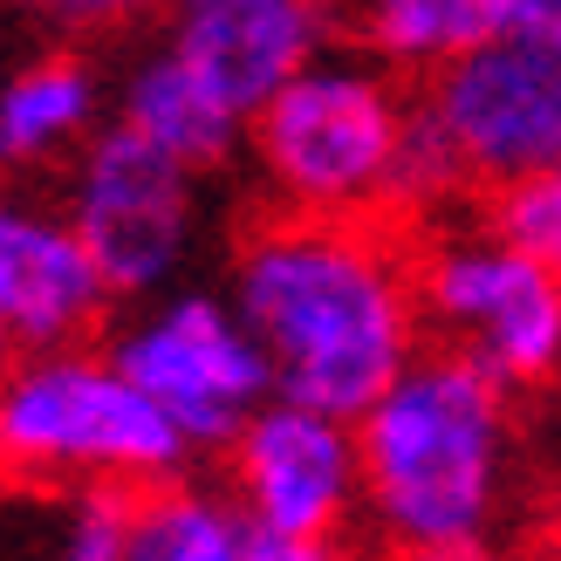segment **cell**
<instances>
[{
    "mask_svg": "<svg viewBox=\"0 0 561 561\" xmlns=\"http://www.w3.org/2000/svg\"><path fill=\"white\" fill-rule=\"evenodd\" d=\"M69 227L90 247L110 295L158 301L164 280H179L199 240V172L164 158L137 130L110 124L69 158Z\"/></svg>",
    "mask_w": 561,
    "mask_h": 561,
    "instance_id": "5b68a950",
    "label": "cell"
},
{
    "mask_svg": "<svg viewBox=\"0 0 561 561\" xmlns=\"http://www.w3.org/2000/svg\"><path fill=\"white\" fill-rule=\"evenodd\" d=\"M233 308L274 370V398L363 417L417 363V267L370 219H261L233 254Z\"/></svg>",
    "mask_w": 561,
    "mask_h": 561,
    "instance_id": "6da1fadb",
    "label": "cell"
},
{
    "mask_svg": "<svg viewBox=\"0 0 561 561\" xmlns=\"http://www.w3.org/2000/svg\"><path fill=\"white\" fill-rule=\"evenodd\" d=\"M356 35L383 69L438 76L459 55L514 35V0H356Z\"/></svg>",
    "mask_w": 561,
    "mask_h": 561,
    "instance_id": "9a60e30c",
    "label": "cell"
},
{
    "mask_svg": "<svg viewBox=\"0 0 561 561\" xmlns=\"http://www.w3.org/2000/svg\"><path fill=\"white\" fill-rule=\"evenodd\" d=\"M329 0H172L164 48L199 69L247 124L322 55Z\"/></svg>",
    "mask_w": 561,
    "mask_h": 561,
    "instance_id": "8fae6325",
    "label": "cell"
},
{
    "mask_svg": "<svg viewBox=\"0 0 561 561\" xmlns=\"http://www.w3.org/2000/svg\"><path fill=\"white\" fill-rule=\"evenodd\" d=\"M411 117L417 110L377 62L322 48L288 90L261 103L247 145H254V164L280 213L370 219L377 206H398Z\"/></svg>",
    "mask_w": 561,
    "mask_h": 561,
    "instance_id": "277c9868",
    "label": "cell"
},
{
    "mask_svg": "<svg viewBox=\"0 0 561 561\" xmlns=\"http://www.w3.org/2000/svg\"><path fill=\"white\" fill-rule=\"evenodd\" d=\"M192 438L110 350H27L0 363V480L69 493L172 486Z\"/></svg>",
    "mask_w": 561,
    "mask_h": 561,
    "instance_id": "3957f363",
    "label": "cell"
},
{
    "mask_svg": "<svg viewBox=\"0 0 561 561\" xmlns=\"http://www.w3.org/2000/svg\"><path fill=\"white\" fill-rule=\"evenodd\" d=\"M417 117L466 185L507 192L520 179L561 172V55L514 27L438 69Z\"/></svg>",
    "mask_w": 561,
    "mask_h": 561,
    "instance_id": "ba28073f",
    "label": "cell"
},
{
    "mask_svg": "<svg viewBox=\"0 0 561 561\" xmlns=\"http://www.w3.org/2000/svg\"><path fill=\"white\" fill-rule=\"evenodd\" d=\"M514 27L561 55V0H514Z\"/></svg>",
    "mask_w": 561,
    "mask_h": 561,
    "instance_id": "d6986e66",
    "label": "cell"
},
{
    "mask_svg": "<svg viewBox=\"0 0 561 561\" xmlns=\"http://www.w3.org/2000/svg\"><path fill=\"white\" fill-rule=\"evenodd\" d=\"M398 561H507V554H486V548H472V554H398Z\"/></svg>",
    "mask_w": 561,
    "mask_h": 561,
    "instance_id": "ffe728a7",
    "label": "cell"
},
{
    "mask_svg": "<svg viewBox=\"0 0 561 561\" xmlns=\"http://www.w3.org/2000/svg\"><path fill=\"white\" fill-rule=\"evenodd\" d=\"M417 301L445 350L480 363L493 383L535 390L561 377V280L500 227L445 233L417 261Z\"/></svg>",
    "mask_w": 561,
    "mask_h": 561,
    "instance_id": "8992f818",
    "label": "cell"
},
{
    "mask_svg": "<svg viewBox=\"0 0 561 561\" xmlns=\"http://www.w3.org/2000/svg\"><path fill=\"white\" fill-rule=\"evenodd\" d=\"M110 301L117 295L103 288L69 213L0 185V350L27 356V350L82 343Z\"/></svg>",
    "mask_w": 561,
    "mask_h": 561,
    "instance_id": "30bf717a",
    "label": "cell"
},
{
    "mask_svg": "<svg viewBox=\"0 0 561 561\" xmlns=\"http://www.w3.org/2000/svg\"><path fill=\"white\" fill-rule=\"evenodd\" d=\"M110 356L192 438V453L233 445L247 417L274 398V370L233 295H158L117 329Z\"/></svg>",
    "mask_w": 561,
    "mask_h": 561,
    "instance_id": "52a82bcc",
    "label": "cell"
},
{
    "mask_svg": "<svg viewBox=\"0 0 561 561\" xmlns=\"http://www.w3.org/2000/svg\"><path fill=\"white\" fill-rule=\"evenodd\" d=\"M117 124L137 130L145 145H158L164 158H179L185 172H219L247 137V117L199 69H185L172 48H151L145 62L124 76Z\"/></svg>",
    "mask_w": 561,
    "mask_h": 561,
    "instance_id": "4fadbf2b",
    "label": "cell"
},
{
    "mask_svg": "<svg viewBox=\"0 0 561 561\" xmlns=\"http://www.w3.org/2000/svg\"><path fill=\"white\" fill-rule=\"evenodd\" d=\"M363 514L398 554H472L507 507V383L453 350L417 356L356 417Z\"/></svg>",
    "mask_w": 561,
    "mask_h": 561,
    "instance_id": "7a4b0ae2",
    "label": "cell"
},
{
    "mask_svg": "<svg viewBox=\"0 0 561 561\" xmlns=\"http://www.w3.org/2000/svg\"><path fill=\"white\" fill-rule=\"evenodd\" d=\"M124 561H343L335 541L267 535L240 514L233 493L206 486H151L130 500V554Z\"/></svg>",
    "mask_w": 561,
    "mask_h": 561,
    "instance_id": "7c38bea8",
    "label": "cell"
},
{
    "mask_svg": "<svg viewBox=\"0 0 561 561\" xmlns=\"http://www.w3.org/2000/svg\"><path fill=\"white\" fill-rule=\"evenodd\" d=\"M130 500L137 493H76L55 535V561H124L130 554Z\"/></svg>",
    "mask_w": 561,
    "mask_h": 561,
    "instance_id": "e0dca14e",
    "label": "cell"
},
{
    "mask_svg": "<svg viewBox=\"0 0 561 561\" xmlns=\"http://www.w3.org/2000/svg\"><path fill=\"white\" fill-rule=\"evenodd\" d=\"M103 82L82 55H35L27 69L0 82V172L76 158L96 137Z\"/></svg>",
    "mask_w": 561,
    "mask_h": 561,
    "instance_id": "5bb4252c",
    "label": "cell"
},
{
    "mask_svg": "<svg viewBox=\"0 0 561 561\" xmlns=\"http://www.w3.org/2000/svg\"><path fill=\"white\" fill-rule=\"evenodd\" d=\"M233 466V500L240 514L267 535L295 541H335L343 520L363 507V445L356 417L267 398L227 445Z\"/></svg>",
    "mask_w": 561,
    "mask_h": 561,
    "instance_id": "9c48e42d",
    "label": "cell"
},
{
    "mask_svg": "<svg viewBox=\"0 0 561 561\" xmlns=\"http://www.w3.org/2000/svg\"><path fill=\"white\" fill-rule=\"evenodd\" d=\"M493 227L507 233L527 261H541L561 280V172L507 185V192H500V206H493Z\"/></svg>",
    "mask_w": 561,
    "mask_h": 561,
    "instance_id": "2e32d148",
    "label": "cell"
},
{
    "mask_svg": "<svg viewBox=\"0 0 561 561\" xmlns=\"http://www.w3.org/2000/svg\"><path fill=\"white\" fill-rule=\"evenodd\" d=\"M42 14H62V21H130V14H151V8H172V0H27Z\"/></svg>",
    "mask_w": 561,
    "mask_h": 561,
    "instance_id": "ac0fdd59",
    "label": "cell"
}]
</instances>
